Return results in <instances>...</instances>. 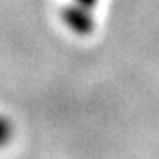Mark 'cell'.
<instances>
[{"mask_svg": "<svg viewBox=\"0 0 159 159\" xmlns=\"http://www.w3.org/2000/svg\"><path fill=\"white\" fill-rule=\"evenodd\" d=\"M73 2L75 3H80V5L86 7V9H90V10H93V7L97 5L98 0H73Z\"/></svg>", "mask_w": 159, "mask_h": 159, "instance_id": "3957f363", "label": "cell"}, {"mask_svg": "<svg viewBox=\"0 0 159 159\" xmlns=\"http://www.w3.org/2000/svg\"><path fill=\"white\" fill-rule=\"evenodd\" d=\"M14 137V124L9 117L0 113V147L7 146Z\"/></svg>", "mask_w": 159, "mask_h": 159, "instance_id": "7a4b0ae2", "label": "cell"}, {"mask_svg": "<svg viewBox=\"0 0 159 159\" xmlns=\"http://www.w3.org/2000/svg\"><path fill=\"white\" fill-rule=\"evenodd\" d=\"M63 20L68 25V29L73 31L76 36H88L95 27V19H93L92 10L75 2H71L63 10Z\"/></svg>", "mask_w": 159, "mask_h": 159, "instance_id": "6da1fadb", "label": "cell"}]
</instances>
